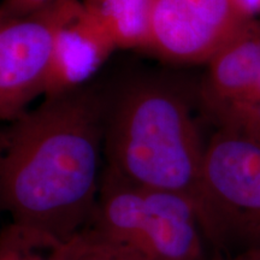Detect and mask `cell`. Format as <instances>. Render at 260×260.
Here are the masks:
<instances>
[{"mask_svg":"<svg viewBox=\"0 0 260 260\" xmlns=\"http://www.w3.org/2000/svg\"><path fill=\"white\" fill-rule=\"evenodd\" d=\"M90 229L144 260H207L194 200L126 182L103 169Z\"/></svg>","mask_w":260,"mask_h":260,"instance_id":"4","label":"cell"},{"mask_svg":"<svg viewBox=\"0 0 260 260\" xmlns=\"http://www.w3.org/2000/svg\"><path fill=\"white\" fill-rule=\"evenodd\" d=\"M155 0H84L92 17L105 29L117 48H148Z\"/></svg>","mask_w":260,"mask_h":260,"instance_id":"9","label":"cell"},{"mask_svg":"<svg viewBox=\"0 0 260 260\" xmlns=\"http://www.w3.org/2000/svg\"><path fill=\"white\" fill-rule=\"evenodd\" d=\"M116 48L105 29L81 3L57 35L45 98L80 88Z\"/></svg>","mask_w":260,"mask_h":260,"instance_id":"8","label":"cell"},{"mask_svg":"<svg viewBox=\"0 0 260 260\" xmlns=\"http://www.w3.org/2000/svg\"><path fill=\"white\" fill-rule=\"evenodd\" d=\"M210 260H228V259H224V258H211Z\"/></svg>","mask_w":260,"mask_h":260,"instance_id":"17","label":"cell"},{"mask_svg":"<svg viewBox=\"0 0 260 260\" xmlns=\"http://www.w3.org/2000/svg\"><path fill=\"white\" fill-rule=\"evenodd\" d=\"M228 260H260V249H256V251L247 252L245 254L234 256V258H224Z\"/></svg>","mask_w":260,"mask_h":260,"instance_id":"15","label":"cell"},{"mask_svg":"<svg viewBox=\"0 0 260 260\" xmlns=\"http://www.w3.org/2000/svg\"><path fill=\"white\" fill-rule=\"evenodd\" d=\"M0 260H65V241L11 222L0 232Z\"/></svg>","mask_w":260,"mask_h":260,"instance_id":"10","label":"cell"},{"mask_svg":"<svg viewBox=\"0 0 260 260\" xmlns=\"http://www.w3.org/2000/svg\"><path fill=\"white\" fill-rule=\"evenodd\" d=\"M260 124V63L254 84L243 105L226 124L220 128H228L253 136Z\"/></svg>","mask_w":260,"mask_h":260,"instance_id":"12","label":"cell"},{"mask_svg":"<svg viewBox=\"0 0 260 260\" xmlns=\"http://www.w3.org/2000/svg\"><path fill=\"white\" fill-rule=\"evenodd\" d=\"M65 260H144L124 246L87 228L65 241Z\"/></svg>","mask_w":260,"mask_h":260,"instance_id":"11","label":"cell"},{"mask_svg":"<svg viewBox=\"0 0 260 260\" xmlns=\"http://www.w3.org/2000/svg\"><path fill=\"white\" fill-rule=\"evenodd\" d=\"M252 138H254V139H256V140H259L260 141V124H259V126H258V129H256V132H255V134L252 136Z\"/></svg>","mask_w":260,"mask_h":260,"instance_id":"16","label":"cell"},{"mask_svg":"<svg viewBox=\"0 0 260 260\" xmlns=\"http://www.w3.org/2000/svg\"><path fill=\"white\" fill-rule=\"evenodd\" d=\"M58 0H4L0 6V22L25 17L47 8Z\"/></svg>","mask_w":260,"mask_h":260,"instance_id":"13","label":"cell"},{"mask_svg":"<svg viewBox=\"0 0 260 260\" xmlns=\"http://www.w3.org/2000/svg\"><path fill=\"white\" fill-rule=\"evenodd\" d=\"M212 258L260 249V141L217 128L206 144L194 195Z\"/></svg>","mask_w":260,"mask_h":260,"instance_id":"3","label":"cell"},{"mask_svg":"<svg viewBox=\"0 0 260 260\" xmlns=\"http://www.w3.org/2000/svg\"><path fill=\"white\" fill-rule=\"evenodd\" d=\"M106 102L80 88L45 98L0 133V209L67 241L98 203Z\"/></svg>","mask_w":260,"mask_h":260,"instance_id":"1","label":"cell"},{"mask_svg":"<svg viewBox=\"0 0 260 260\" xmlns=\"http://www.w3.org/2000/svg\"><path fill=\"white\" fill-rule=\"evenodd\" d=\"M260 63V19L252 17L207 61L199 92L205 116L220 128L251 93Z\"/></svg>","mask_w":260,"mask_h":260,"instance_id":"7","label":"cell"},{"mask_svg":"<svg viewBox=\"0 0 260 260\" xmlns=\"http://www.w3.org/2000/svg\"><path fill=\"white\" fill-rule=\"evenodd\" d=\"M205 147L193 104L169 81H138L106 104L104 169L126 182L194 200Z\"/></svg>","mask_w":260,"mask_h":260,"instance_id":"2","label":"cell"},{"mask_svg":"<svg viewBox=\"0 0 260 260\" xmlns=\"http://www.w3.org/2000/svg\"><path fill=\"white\" fill-rule=\"evenodd\" d=\"M80 5L79 0H58L0 25L2 121H15L35 98L45 95L57 35Z\"/></svg>","mask_w":260,"mask_h":260,"instance_id":"5","label":"cell"},{"mask_svg":"<svg viewBox=\"0 0 260 260\" xmlns=\"http://www.w3.org/2000/svg\"><path fill=\"white\" fill-rule=\"evenodd\" d=\"M252 17L236 0H155L148 50L175 63H207Z\"/></svg>","mask_w":260,"mask_h":260,"instance_id":"6","label":"cell"},{"mask_svg":"<svg viewBox=\"0 0 260 260\" xmlns=\"http://www.w3.org/2000/svg\"><path fill=\"white\" fill-rule=\"evenodd\" d=\"M241 8L248 15L255 17L256 14H260V0H236Z\"/></svg>","mask_w":260,"mask_h":260,"instance_id":"14","label":"cell"}]
</instances>
